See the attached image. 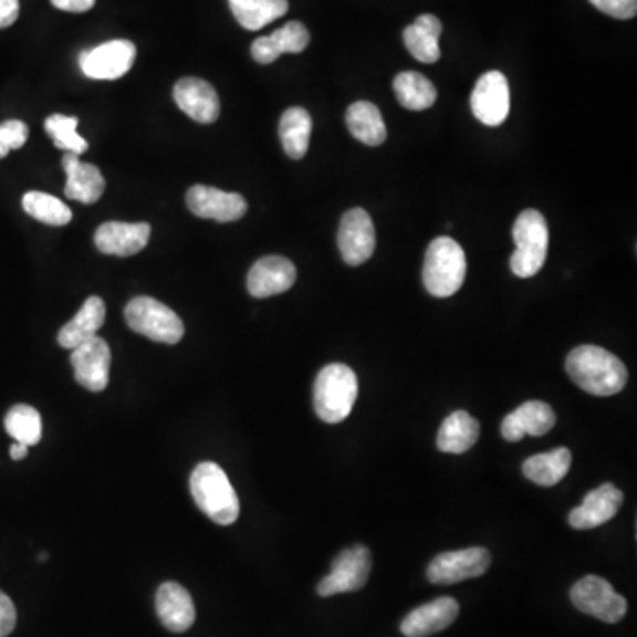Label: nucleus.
<instances>
[{
  "instance_id": "nucleus-27",
  "label": "nucleus",
  "mask_w": 637,
  "mask_h": 637,
  "mask_svg": "<svg viewBox=\"0 0 637 637\" xmlns=\"http://www.w3.org/2000/svg\"><path fill=\"white\" fill-rule=\"evenodd\" d=\"M572 453L568 448H556L547 453L530 457L522 464V473L540 487H553L562 482L571 471Z\"/></svg>"
},
{
  "instance_id": "nucleus-18",
  "label": "nucleus",
  "mask_w": 637,
  "mask_h": 637,
  "mask_svg": "<svg viewBox=\"0 0 637 637\" xmlns=\"http://www.w3.org/2000/svg\"><path fill=\"white\" fill-rule=\"evenodd\" d=\"M554 424H556V415H554L553 407L542 400H530L504 416L501 436L510 442L521 441L524 436L540 438L553 429Z\"/></svg>"
},
{
  "instance_id": "nucleus-38",
  "label": "nucleus",
  "mask_w": 637,
  "mask_h": 637,
  "mask_svg": "<svg viewBox=\"0 0 637 637\" xmlns=\"http://www.w3.org/2000/svg\"><path fill=\"white\" fill-rule=\"evenodd\" d=\"M20 14V0H0V29L13 25Z\"/></svg>"
},
{
  "instance_id": "nucleus-33",
  "label": "nucleus",
  "mask_w": 637,
  "mask_h": 637,
  "mask_svg": "<svg viewBox=\"0 0 637 637\" xmlns=\"http://www.w3.org/2000/svg\"><path fill=\"white\" fill-rule=\"evenodd\" d=\"M22 206L29 217L43 221L46 226H66L73 217L66 203L43 191H29L23 195Z\"/></svg>"
},
{
  "instance_id": "nucleus-21",
  "label": "nucleus",
  "mask_w": 637,
  "mask_h": 637,
  "mask_svg": "<svg viewBox=\"0 0 637 637\" xmlns=\"http://www.w3.org/2000/svg\"><path fill=\"white\" fill-rule=\"evenodd\" d=\"M62 168L66 173L64 195L82 203H94L105 191V177L96 165L84 164L73 153L62 156Z\"/></svg>"
},
{
  "instance_id": "nucleus-10",
  "label": "nucleus",
  "mask_w": 637,
  "mask_h": 637,
  "mask_svg": "<svg viewBox=\"0 0 637 637\" xmlns=\"http://www.w3.org/2000/svg\"><path fill=\"white\" fill-rule=\"evenodd\" d=\"M137 49L132 41L115 40L80 53L79 64L84 75L94 80H117L132 70Z\"/></svg>"
},
{
  "instance_id": "nucleus-32",
  "label": "nucleus",
  "mask_w": 637,
  "mask_h": 637,
  "mask_svg": "<svg viewBox=\"0 0 637 637\" xmlns=\"http://www.w3.org/2000/svg\"><path fill=\"white\" fill-rule=\"evenodd\" d=\"M4 427L14 442H22L27 447H34L43 436V421H41L40 413L25 404H18L9 409Z\"/></svg>"
},
{
  "instance_id": "nucleus-29",
  "label": "nucleus",
  "mask_w": 637,
  "mask_h": 637,
  "mask_svg": "<svg viewBox=\"0 0 637 637\" xmlns=\"http://www.w3.org/2000/svg\"><path fill=\"white\" fill-rule=\"evenodd\" d=\"M279 132L285 155L292 159H301L309 150L312 117L305 108L292 106L283 112Z\"/></svg>"
},
{
  "instance_id": "nucleus-3",
  "label": "nucleus",
  "mask_w": 637,
  "mask_h": 637,
  "mask_svg": "<svg viewBox=\"0 0 637 637\" xmlns=\"http://www.w3.org/2000/svg\"><path fill=\"white\" fill-rule=\"evenodd\" d=\"M358 398V377L353 368L332 363L318 372L314 385V407L321 420L341 424L353 411Z\"/></svg>"
},
{
  "instance_id": "nucleus-25",
  "label": "nucleus",
  "mask_w": 637,
  "mask_h": 637,
  "mask_svg": "<svg viewBox=\"0 0 637 637\" xmlns=\"http://www.w3.org/2000/svg\"><path fill=\"white\" fill-rule=\"evenodd\" d=\"M441 32L442 25L438 17L421 14L404 31V43L416 61L434 64L441 58V49H439Z\"/></svg>"
},
{
  "instance_id": "nucleus-14",
  "label": "nucleus",
  "mask_w": 637,
  "mask_h": 637,
  "mask_svg": "<svg viewBox=\"0 0 637 637\" xmlns=\"http://www.w3.org/2000/svg\"><path fill=\"white\" fill-rule=\"evenodd\" d=\"M186 203L195 217L221 223L244 217L248 206L243 195L218 190L212 186L195 185L186 194Z\"/></svg>"
},
{
  "instance_id": "nucleus-30",
  "label": "nucleus",
  "mask_w": 637,
  "mask_h": 637,
  "mask_svg": "<svg viewBox=\"0 0 637 637\" xmlns=\"http://www.w3.org/2000/svg\"><path fill=\"white\" fill-rule=\"evenodd\" d=\"M230 11L247 31H259L288 13V0H229Z\"/></svg>"
},
{
  "instance_id": "nucleus-2",
  "label": "nucleus",
  "mask_w": 637,
  "mask_h": 637,
  "mask_svg": "<svg viewBox=\"0 0 637 637\" xmlns=\"http://www.w3.org/2000/svg\"><path fill=\"white\" fill-rule=\"evenodd\" d=\"M190 489L195 503L212 522L229 526L238 521V494L220 466L215 462L197 466L191 473Z\"/></svg>"
},
{
  "instance_id": "nucleus-39",
  "label": "nucleus",
  "mask_w": 637,
  "mask_h": 637,
  "mask_svg": "<svg viewBox=\"0 0 637 637\" xmlns=\"http://www.w3.org/2000/svg\"><path fill=\"white\" fill-rule=\"evenodd\" d=\"M52 4L67 13H85L94 8L96 0H52Z\"/></svg>"
},
{
  "instance_id": "nucleus-26",
  "label": "nucleus",
  "mask_w": 637,
  "mask_h": 637,
  "mask_svg": "<svg viewBox=\"0 0 637 637\" xmlns=\"http://www.w3.org/2000/svg\"><path fill=\"white\" fill-rule=\"evenodd\" d=\"M480 424L468 411H456L442 421L438 432V448L445 453H466L477 445Z\"/></svg>"
},
{
  "instance_id": "nucleus-16",
  "label": "nucleus",
  "mask_w": 637,
  "mask_h": 637,
  "mask_svg": "<svg viewBox=\"0 0 637 637\" xmlns=\"http://www.w3.org/2000/svg\"><path fill=\"white\" fill-rule=\"evenodd\" d=\"M296 282V268L289 259L280 255L262 257L248 273L247 288L253 297H271Z\"/></svg>"
},
{
  "instance_id": "nucleus-23",
  "label": "nucleus",
  "mask_w": 637,
  "mask_h": 637,
  "mask_svg": "<svg viewBox=\"0 0 637 637\" xmlns=\"http://www.w3.org/2000/svg\"><path fill=\"white\" fill-rule=\"evenodd\" d=\"M310 32L300 22H289L273 34L253 41L252 58L259 64H271L282 53H301L309 46Z\"/></svg>"
},
{
  "instance_id": "nucleus-11",
  "label": "nucleus",
  "mask_w": 637,
  "mask_h": 637,
  "mask_svg": "<svg viewBox=\"0 0 637 637\" xmlns=\"http://www.w3.org/2000/svg\"><path fill=\"white\" fill-rule=\"evenodd\" d=\"M471 111L485 126H500L510 112L509 80L501 71H489L478 79L471 94Z\"/></svg>"
},
{
  "instance_id": "nucleus-28",
  "label": "nucleus",
  "mask_w": 637,
  "mask_h": 637,
  "mask_svg": "<svg viewBox=\"0 0 637 637\" xmlns=\"http://www.w3.org/2000/svg\"><path fill=\"white\" fill-rule=\"evenodd\" d=\"M351 135L367 146H380L386 140V124L379 108L370 102H356L345 112Z\"/></svg>"
},
{
  "instance_id": "nucleus-34",
  "label": "nucleus",
  "mask_w": 637,
  "mask_h": 637,
  "mask_svg": "<svg viewBox=\"0 0 637 637\" xmlns=\"http://www.w3.org/2000/svg\"><path fill=\"white\" fill-rule=\"evenodd\" d=\"M76 126L79 119L70 115L53 114L44 121V132L53 138L55 147L80 156L87 150L88 144L84 137H80Z\"/></svg>"
},
{
  "instance_id": "nucleus-4",
  "label": "nucleus",
  "mask_w": 637,
  "mask_h": 637,
  "mask_svg": "<svg viewBox=\"0 0 637 637\" xmlns=\"http://www.w3.org/2000/svg\"><path fill=\"white\" fill-rule=\"evenodd\" d=\"M424 285L436 297H450L462 288L466 279L464 250L456 239H434L424 262Z\"/></svg>"
},
{
  "instance_id": "nucleus-12",
  "label": "nucleus",
  "mask_w": 637,
  "mask_h": 637,
  "mask_svg": "<svg viewBox=\"0 0 637 637\" xmlns=\"http://www.w3.org/2000/svg\"><path fill=\"white\" fill-rule=\"evenodd\" d=\"M336 238L342 259L349 265L367 262L376 250V229L370 215L362 208H353L345 212Z\"/></svg>"
},
{
  "instance_id": "nucleus-5",
  "label": "nucleus",
  "mask_w": 637,
  "mask_h": 637,
  "mask_svg": "<svg viewBox=\"0 0 637 637\" xmlns=\"http://www.w3.org/2000/svg\"><path fill=\"white\" fill-rule=\"evenodd\" d=\"M512 234L515 243V252L510 259L512 273L519 279H531L544 268L547 259V221L536 209H526L513 223Z\"/></svg>"
},
{
  "instance_id": "nucleus-36",
  "label": "nucleus",
  "mask_w": 637,
  "mask_h": 637,
  "mask_svg": "<svg viewBox=\"0 0 637 637\" xmlns=\"http://www.w3.org/2000/svg\"><path fill=\"white\" fill-rule=\"evenodd\" d=\"M589 2L602 13L618 20H628L637 13V0H589Z\"/></svg>"
},
{
  "instance_id": "nucleus-9",
  "label": "nucleus",
  "mask_w": 637,
  "mask_h": 637,
  "mask_svg": "<svg viewBox=\"0 0 637 637\" xmlns=\"http://www.w3.org/2000/svg\"><path fill=\"white\" fill-rule=\"evenodd\" d=\"M489 566H491V554L487 549H460V551H448L434 557L427 568V577L432 584L448 586V584L480 577L489 571Z\"/></svg>"
},
{
  "instance_id": "nucleus-8",
  "label": "nucleus",
  "mask_w": 637,
  "mask_h": 637,
  "mask_svg": "<svg viewBox=\"0 0 637 637\" xmlns=\"http://www.w3.org/2000/svg\"><path fill=\"white\" fill-rule=\"evenodd\" d=\"M372 571V554L365 545L345 549L333 560L332 572L317 584L321 597L358 592L367 584Z\"/></svg>"
},
{
  "instance_id": "nucleus-20",
  "label": "nucleus",
  "mask_w": 637,
  "mask_h": 637,
  "mask_svg": "<svg viewBox=\"0 0 637 637\" xmlns=\"http://www.w3.org/2000/svg\"><path fill=\"white\" fill-rule=\"evenodd\" d=\"M459 616L456 598L441 597L416 607L404 618L400 633L406 637H429L450 627Z\"/></svg>"
},
{
  "instance_id": "nucleus-1",
  "label": "nucleus",
  "mask_w": 637,
  "mask_h": 637,
  "mask_svg": "<svg viewBox=\"0 0 637 637\" xmlns=\"http://www.w3.org/2000/svg\"><path fill=\"white\" fill-rule=\"evenodd\" d=\"M565 367L575 385L595 397L619 394L628 380L624 362L597 345L575 347L566 356Z\"/></svg>"
},
{
  "instance_id": "nucleus-35",
  "label": "nucleus",
  "mask_w": 637,
  "mask_h": 637,
  "mask_svg": "<svg viewBox=\"0 0 637 637\" xmlns=\"http://www.w3.org/2000/svg\"><path fill=\"white\" fill-rule=\"evenodd\" d=\"M29 138V128L22 121L11 119L0 124V159L11 153L25 146Z\"/></svg>"
},
{
  "instance_id": "nucleus-31",
  "label": "nucleus",
  "mask_w": 637,
  "mask_h": 637,
  "mask_svg": "<svg viewBox=\"0 0 637 637\" xmlns=\"http://www.w3.org/2000/svg\"><path fill=\"white\" fill-rule=\"evenodd\" d=\"M394 88L398 103L407 111H427L438 97L432 82L416 71H404L395 76Z\"/></svg>"
},
{
  "instance_id": "nucleus-40",
  "label": "nucleus",
  "mask_w": 637,
  "mask_h": 637,
  "mask_svg": "<svg viewBox=\"0 0 637 637\" xmlns=\"http://www.w3.org/2000/svg\"><path fill=\"white\" fill-rule=\"evenodd\" d=\"M11 459L13 460H22L25 459L27 453H29V447L27 445H22V442H13L11 445Z\"/></svg>"
},
{
  "instance_id": "nucleus-6",
  "label": "nucleus",
  "mask_w": 637,
  "mask_h": 637,
  "mask_svg": "<svg viewBox=\"0 0 637 637\" xmlns=\"http://www.w3.org/2000/svg\"><path fill=\"white\" fill-rule=\"evenodd\" d=\"M124 317L133 332L161 344H177L185 335L181 317L155 297H133L124 310Z\"/></svg>"
},
{
  "instance_id": "nucleus-24",
  "label": "nucleus",
  "mask_w": 637,
  "mask_h": 637,
  "mask_svg": "<svg viewBox=\"0 0 637 637\" xmlns=\"http://www.w3.org/2000/svg\"><path fill=\"white\" fill-rule=\"evenodd\" d=\"M105 303L102 297L91 296L85 300L79 314L70 323L62 326L58 342L64 349H75L76 345L84 344L88 338L96 336L97 330L105 323Z\"/></svg>"
},
{
  "instance_id": "nucleus-37",
  "label": "nucleus",
  "mask_w": 637,
  "mask_h": 637,
  "mask_svg": "<svg viewBox=\"0 0 637 637\" xmlns=\"http://www.w3.org/2000/svg\"><path fill=\"white\" fill-rule=\"evenodd\" d=\"M17 625V609L11 598L0 592V637L9 636Z\"/></svg>"
},
{
  "instance_id": "nucleus-7",
  "label": "nucleus",
  "mask_w": 637,
  "mask_h": 637,
  "mask_svg": "<svg viewBox=\"0 0 637 637\" xmlns=\"http://www.w3.org/2000/svg\"><path fill=\"white\" fill-rule=\"evenodd\" d=\"M571 601L584 615L606 624H618L627 613V601L598 575H586L577 581L572 586Z\"/></svg>"
},
{
  "instance_id": "nucleus-17",
  "label": "nucleus",
  "mask_w": 637,
  "mask_h": 637,
  "mask_svg": "<svg viewBox=\"0 0 637 637\" xmlns=\"http://www.w3.org/2000/svg\"><path fill=\"white\" fill-rule=\"evenodd\" d=\"M174 100L188 117L200 124H211L220 115V97L206 80L181 79L174 87Z\"/></svg>"
},
{
  "instance_id": "nucleus-13",
  "label": "nucleus",
  "mask_w": 637,
  "mask_h": 637,
  "mask_svg": "<svg viewBox=\"0 0 637 637\" xmlns=\"http://www.w3.org/2000/svg\"><path fill=\"white\" fill-rule=\"evenodd\" d=\"M71 351L75 379L88 391H103L111 374L112 353L108 344L102 336H93Z\"/></svg>"
},
{
  "instance_id": "nucleus-22",
  "label": "nucleus",
  "mask_w": 637,
  "mask_h": 637,
  "mask_svg": "<svg viewBox=\"0 0 637 637\" xmlns=\"http://www.w3.org/2000/svg\"><path fill=\"white\" fill-rule=\"evenodd\" d=\"M156 615L173 633H185L194 625L195 606L188 589L181 584L164 583L156 592Z\"/></svg>"
},
{
  "instance_id": "nucleus-15",
  "label": "nucleus",
  "mask_w": 637,
  "mask_h": 637,
  "mask_svg": "<svg viewBox=\"0 0 637 637\" xmlns=\"http://www.w3.org/2000/svg\"><path fill=\"white\" fill-rule=\"evenodd\" d=\"M624 503V492L613 483H602L597 489L584 495L583 503L575 507L568 515L574 530H592L602 526L618 513Z\"/></svg>"
},
{
  "instance_id": "nucleus-19",
  "label": "nucleus",
  "mask_w": 637,
  "mask_h": 637,
  "mask_svg": "<svg viewBox=\"0 0 637 637\" xmlns=\"http://www.w3.org/2000/svg\"><path fill=\"white\" fill-rule=\"evenodd\" d=\"M149 236V223L106 221L96 230L94 243L106 255L129 257L147 247Z\"/></svg>"
}]
</instances>
